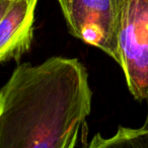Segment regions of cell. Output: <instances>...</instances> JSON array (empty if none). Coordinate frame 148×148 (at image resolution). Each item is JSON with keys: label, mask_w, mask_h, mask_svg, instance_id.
<instances>
[{"label": "cell", "mask_w": 148, "mask_h": 148, "mask_svg": "<svg viewBox=\"0 0 148 148\" xmlns=\"http://www.w3.org/2000/svg\"><path fill=\"white\" fill-rule=\"evenodd\" d=\"M88 73L76 58L18 65L0 90V148H73L86 140Z\"/></svg>", "instance_id": "1"}, {"label": "cell", "mask_w": 148, "mask_h": 148, "mask_svg": "<svg viewBox=\"0 0 148 148\" xmlns=\"http://www.w3.org/2000/svg\"><path fill=\"white\" fill-rule=\"evenodd\" d=\"M70 34L120 63L119 33L128 0H58Z\"/></svg>", "instance_id": "2"}, {"label": "cell", "mask_w": 148, "mask_h": 148, "mask_svg": "<svg viewBox=\"0 0 148 148\" xmlns=\"http://www.w3.org/2000/svg\"><path fill=\"white\" fill-rule=\"evenodd\" d=\"M120 63L135 99H148V0H128L119 33Z\"/></svg>", "instance_id": "3"}, {"label": "cell", "mask_w": 148, "mask_h": 148, "mask_svg": "<svg viewBox=\"0 0 148 148\" xmlns=\"http://www.w3.org/2000/svg\"><path fill=\"white\" fill-rule=\"evenodd\" d=\"M38 0H0V62H18L34 41Z\"/></svg>", "instance_id": "4"}, {"label": "cell", "mask_w": 148, "mask_h": 148, "mask_svg": "<svg viewBox=\"0 0 148 148\" xmlns=\"http://www.w3.org/2000/svg\"><path fill=\"white\" fill-rule=\"evenodd\" d=\"M88 148H148V125L133 129L119 126L117 132L110 138H103L99 133L95 134L87 143Z\"/></svg>", "instance_id": "5"}, {"label": "cell", "mask_w": 148, "mask_h": 148, "mask_svg": "<svg viewBox=\"0 0 148 148\" xmlns=\"http://www.w3.org/2000/svg\"><path fill=\"white\" fill-rule=\"evenodd\" d=\"M147 101V106H148V99H147V101ZM145 124H146V125H148V112H147V118H146V122H145Z\"/></svg>", "instance_id": "6"}]
</instances>
